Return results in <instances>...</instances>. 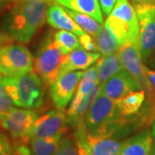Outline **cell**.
Segmentation results:
<instances>
[{"label": "cell", "mask_w": 155, "mask_h": 155, "mask_svg": "<svg viewBox=\"0 0 155 155\" xmlns=\"http://www.w3.org/2000/svg\"><path fill=\"white\" fill-rule=\"evenodd\" d=\"M98 84L97 78V70L96 65L93 67H90L87 70L83 72V75L79 80L76 91V97H83L85 94L90 92L96 85Z\"/></svg>", "instance_id": "obj_23"}, {"label": "cell", "mask_w": 155, "mask_h": 155, "mask_svg": "<svg viewBox=\"0 0 155 155\" xmlns=\"http://www.w3.org/2000/svg\"><path fill=\"white\" fill-rule=\"evenodd\" d=\"M5 3V2L4 0H0V9H1V7L3 6V5H4Z\"/></svg>", "instance_id": "obj_36"}, {"label": "cell", "mask_w": 155, "mask_h": 155, "mask_svg": "<svg viewBox=\"0 0 155 155\" xmlns=\"http://www.w3.org/2000/svg\"><path fill=\"white\" fill-rule=\"evenodd\" d=\"M153 146V133L146 129L124 140L116 155H152Z\"/></svg>", "instance_id": "obj_15"}, {"label": "cell", "mask_w": 155, "mask_h": 155, "mask_svg": "<svg viewBox=\"0 0 155 155\" xmlns=\"http://www.w3.org/2000/svg\"><path fill=\"white\" fill-rule=\"evenodd\" d=\"M47 22L53 28L72 32L78 37L85 33L70 17L66 9L61 7L58 3L52 4L48 7L47 13Z\"/></svg>", "instance_id": "obj_17"}, {"label": "cell", "mask_w": 155, "mask_h": 155, "mask_svg": "<svg viewBox=\"0 0 155 155\" xmlns=\"http://www.w3.org/2000/svg\"><path fill=\"white\" fill-rule=\"evenodd\" d=\"M65 9L67 13L70 15V17L74 20V22H76L85 33L94 36L98 32L102 23L98 22L97 20H96L94 17H91L84 13L72 11L67 8H65Z\"/></svg>", "instance_id": "obj_22"}, {"label": "cell", "mask_w": 155, "mask_h": 155, "mask_svg": "<svg viewBox=\"0 0 155 155\" xmlns=\"http://www.w3.org/2000/svg\"><path fill=\"white\" fill-rule=\"evenodd\" d=\"M139 21V49L143 61L155 53V3L134 5Z\"/></svg>", "instance_id": "obj_9"}, {"label": "cell", "mask_w": 155, "mask_h": 155, "mask_svg": "<svg viewBox=\"0 0 155 155\" xmlns=\"http://www.w3.org/2000/svg\"><path fill=\"white\" fill-rule=\"evenodd\" d=\"M54 1H55V2H58V1H59V0H54Z\"/></svg>", "instance_id": "obj_38"}, {"label": "cell", "mask_w": 155, "mask_h": 155, "mask_svg": "<svg viewBox=\"0 0 155 155\" xmlns=\"http://www.w3.org/2000/svg\"><path fill=\"white\" fill-rule=\"evenodd\" d=\"M139 90H141L139 84L125 69L101 84V93L115 101Z\"/></svg>", "instance_id": "obj_13"}, {"label": "cell", "mask_w": 155, "mask_h": 155, "mask_svg": "<svg viewBox=\"0 0 155 155\" xmlns=\"http://www.w3.org/2000/svg\"><path fill=\"white\" fill-rule=\"evenodd\" d=\"M119 116L116 101L101 93L89 110L84 123L91 134L111 138Z\"/></svg>", "instance_id": "obj_5"}, {"label": "cell", "mask_w": 155, "mask_h": 155, "mask_svg": "<svg viewBox=\"0 0 155 155\" xmlns=\"http://www.w3.org/2000/svg\"><path fill=\"white\" fill-rule=\"evenodd\" d=\"M5 3H7V2H18V1H22V0H4Z\"/></svg>", "instance_id": "obj_35"}, {"label": "cell", "mask_w": 155, "mask_h": 155, "mask_svg": "<svg viewBox=\"0 0 155 155\" xmlns=\"http://www.w3.org/2000/svg\"><path fill=\"white\" fill-rule=\"evenodd\" d=\"M34 57L22 44L7 43L0 47V75L11 77L33 71Z\"/></svg>", "instance_id": "obj_7"}, {"label": "cell", "mask_w": 155, "mask_h": 155, "mask_svg": "<svg viewBox=\"0 0 155 155\" xmlns=\"http://www.w3.org/2000/svg\"><path fill=\"white\" fill-rule=\"evenodd\" d=\"M2 82L14 105L35 110L44 103L42 80L35 72L17 76L2 77Z\"/></svg>", "instance_id": "obj_2"}, {"label": "cell", "mask_w": 155, "mask_h": 155, "mask_svg": "<svg viewBox=\"0 0 155 155\" xmlns=\"http://www.w3.org/2000/svg\"><path fill=\"white\" fill-rule=\"evenodd\" d=\"M49 2L50 0L16 2L2 19V30L13 41L28 43L47 21Z\"/></svg>", "instance_id": "obj_1"}, {"label": "cell", "mask_w": 155, "mask_h": 155, "mask_svg": "<svg viewBox=\"0 0 155 155\" xmlns=\"http://www.w3.org/2000/svg\"><path fill=\"white\" fill-rule=\"evenodd\" d=\"M100 56L101 55L99 53L89 52L79 47L70 54L65 55V58L61 64L60 74L63 72L82 71L87 69L97 61Z\"/></svg>", "instance_id": "obj_16"}, {"label": "cell", "mask_w": 155, "mask_h": 155, "mask_svg": "<svg viewBox=\"0 0 155 155\" xmlns=\"http://www.w3.org/2000/svg\"><path fill=\"white\" fill-rule=\"evenodd\" d=\"M145 71H146V73L149 78V80L151 81V83L153 84V85L155 88V71L150 69L149 67H146V66H145Z\"/></svg>", "instance_id": "obj_31"}, {"label": "cell", "mask_w": 155, "mask_h": 155, "mask_svg": "<svg viewBox=\"0 0 155 155\" xmlns=\"http://www.w3.org/2000/svg\"><path fill=\"white\" fill-rule=\"evenodd\" d=\"M104 25L114 34L121 46L127 42L138 44V17L134 7L128 0H117Z\"/></svg>", "instance_id": "obj_3"}, {"label": "cell", "mask_w": 155, "mask_h": 155, "mask_svg": "<svg viewBox=\"0 0 155 155\" xmlns=\"http://www.w3.org/2000/svg\"><path fill=\"white\" fill-rule=\"evenodd\" d=\"M13 40L7 34L5 33L4 31H0V47L7 43H10Z\"/></svg>", "instance_id": "obj_30"}, {"label": "cell", "mask_w": 155, "mask_h": 155, "mask_svg": "<svg viewBox=\"0 0 155 155\" xmlns=\"http://www.w3.org/2000/svg\"><path fill=\"white\" fill-rule=\"evenodd\" d=\"M102 12L104 16H109L114 6L116 5L117 0H98Z\"/></svg>", "instance_id": "obj_29"}, {"label": "cell", "mask_w": 155, "mask_h": 155, "mask_svg": "<svg viewBox=\"0 0 155 155\" xmlns=\"http://www.w3.org/2000/svg\"><path fill=\"white\" fill-rule=\"evenodd\" d=\"M55 155H78L74 140L70 137H63Z\"/></svg>", "instance_id": "obj_25"}, {"label": "cell", "mask_w": 155, "mask_h": 155, "mask_svg": "<svg viewBox=\"0 0 155 155\" xmlns=\"http://www.w3.org/2000/svg\"><path fill=\"white\" fill-rule=\"evenodd\" d=\"M73 137L78 155H116L122 143L118 139L91 134L84 123L75 128Z\"/></svg>", "instance_id": "obj_8"}, {"label": "cell", "mask_w": 155, "mask_h": 155, "mask_svg": "<svg viewBox=\"0 0 155 155\" xmlns=\"http://www.w3.org/2000/svg\"><path fill=\"white\" fill-rule=\"evenodd\" d=\"M79 45L80 47L89 52H97V48L96 45L94 38H92V35L87 33H84L81 36H79Z\"/></svg>", "instance_id": "obj_27"}, {"label": "cell", "mask_w": 155, "mask_h": 155, "mask_svg": "<svg viewBox=\"0 0 155 155\" xmlns=\"http://www.w3.org/2000/svg\"><path fill=\"white\" fill-rule=\"evenodd\" d=\"M38 117V111L12 108L10 111L0 114V126L14 140H28L34 124Z\"/></svg>", "instance_id": "obj_10"}, {"label": "cell", "mask_w": 155, "mask_h": 155, "mask_svg": "<svg viewBox=\"0 0 155 155\" xmlns=\"http://www.w3.org/2000/svg\"><path fill=\"white\" fill-rule=\"evenodd\" d=\"M63 136L48 138L30 137L28 145L33 155H55Z\"/></svg>", "instance_id": "obj_21"}, {"label": "cell", "mask_w": 155, "mask_h": 155, "mask_svg": "<svg viewBox=\"0 0 155 155\" xmlns=\"http://www.w3.org/2000/svg\"><path fill=\"white\" fill-rule=\"evenodd\" d=\"M100 94L101 85L98 84L83 97H74L67 111V124L70 127L76 128L78 126L84 123L89 110Z\"/></svg>", "instance_id": "obj_14"}, {"label": "cell", "mask_w": 155, "mask_h": 155, "mask_svg": "<svg viewBox=\"0 0 155 155\" xmlns=\"http://www.w3.org/2000/svg\"><path fill=\"white\" fill-rule=\"evenodd\" d=\"M0 155H15L13 142L2 133H0Z\"/></svg>", "instance_id": "obj_28"}, {"label": "cell", "mask_w": 155, "mask_h": 155, "mask_svg": "<svg viewBox=\"0 0 155 155\" xmlns=\"http://www.w3.org/2000/svg\"><path fill=\"white\" fill-rule=\"evenodd\" d=\"M93 37L96 41L97 51L104 56L117 53L121 47L117 38L104 24L101 25L98 32Z\"/></svg>", "instance_id": "obj_20"}, {"label": "cell", "mask_w": 155, "mask_h": 155, "mask_svg": "<svg viewBox=\"0 0 155 155\" xmlns=\"http://www.w3.org/2000/svg\"><path fill=\"white\" fill-rule=\"evenodd\" d=\"M134 5H144V4H153L155 0H131Z\"/></svg>", "instance_id": "obj_32"}, {"label": "cell", "mask_w": 155, "mask_h": 155, "mask_svg": "<svg viewBox=\"0 0 155 155\" xmlns=\"http://www.w3.org/2000/svg\"><path fill=\"white\" fill-rule=\"evenodd\" d=\"M54 39L65 55L70 54L73 50L80 47L77 35L69 31H57L54 33Z\"/></svg>", "instance_id": "obj_24"}, {"label": "cell", "mask_w": 155, "mask_h": 155, "mask_svg": "<svg viewBox=\"0 0 155 155\" xmlns=\"http://www.w3.org/2000/svg\"><path fill=\"white\" fill-rule=\"evenodd\" d=\"M13 105L14 104L7 93L2 82V77L0 76V114L10 111L13 108Z\"/></svg>", "instance_id": "obj_26"}, {"label": "cell", "mask_w": 155, "mask_h": 155, "mask_svg": "<svg viewBox=\"0 0 155 155\" xmlns=\"http://www.w3.org/2000/svg\"><path fill=\"white\" fill-rule=\"evenodd\" d=\"M151 66L155 67V53L153 54V60L151 61Z\"/></svg>", "instance_id": "obj_33"}, {"label": "cell", "mask_w": 155, "mask_h": 155, "mask_svg": "<svg viewBox=\"0 0 155 155\" xmlns=\"http://www.w3.org/2000/svg\"><path fill=\"white\" fill-rule=\"evenodd\" d=\"M65 8L87 14L103 23L104 16L98 0H59L56 2Z\"/></svg>", "instance_id": "obj_19"}, {"label": "cell", "mask_w": 155, "mask_h": 155, "mask_svg": "<svg viewBox=\"0 0 155 155\" xmlns=\"http://www.w3.org/2000/svg\"><path fill=\"white\" fill-rule=\"evenodd\" d=\"M67 114L59 109L51 110L39 116L34 124L30 137L48 138L63 136L67 129Z\"/></svg>", "instance_id": "obj_12"}, {"label": "cell", "mask_w": 155, "mask_h": 155, "mask_svg": "<svg viewBox=\"0 0 155 155\" xmlns=\"http://www.w3.org/2000/svg\"><path fill=\"white\" fill-rule=\"evenodd\" d=\"M152 133H153V138L155 139V122L153 123V131H152Z\"/></svg>", "instance_id": "obj_34"}, {"label": "cell", "mask_w": 155, "mask_h": 155, "mask_svg": "<svg viewBox=\"0 0 155 155\" xmlns=\"http://www.w3.org/2000/svg\"><path fill=\"white\" fill-rule=\"evenodd\" d=\"M64 58L65 54L54 39V33L50 32L41 42L34 58L35 72L46 86L50 87L58 78Z\"/></svg>", "instance_id": "obj_4"}, {"label": "cell", "mask_w": 155, "mask_h": 155, "mask_svg": "<svg viewBox=\"0 0 155 155\" xmlns=\"http://www.w3.org/2000/svg\"><path fill=\"white\" fill-rule=\"evenodd\" d=\"M152 155H155V144L153 146V153H152Z\"/></svg>", "instance_id": "obj_37"}, {"label": "cell", "mask_w": 155, "mask_h": 155, "mask_svg": "<svg viewBox=\"0 0 155 155\" xmlns=\"http://www.w3.org/2000/svg\"><path fill=\"white\" fill-rule=\"evenodd\" d=\"M96 67L97 70L98 84L100 85L112 76L116 75V73L124 70V67L119 57L118 52L99 58L97 61Z\"/></svg>", "instance_id": "obj_18"}, {"label": "cell", "mask_w": 155, "mask_h": 155, "mask_svg": "<svg viewBox=\"0 0 155 155\" xmlns=\"http://www.w3.org/2000/svg\"><path fill=\"white\" fill-rule=\"evenodd\" d=\"M83 72H67L60 74L50 86V96L56 109L65 110L72 101Z\"/></svg>", "instance_id": "obj_11"}, {"label": "cell", "mask_w": 155, "mask_h": 155, "mask_svg": "<svg viewBox=\"0 0 155 155\" xmlns=\"http://www.w3.org/2000/svg\"><path fill=\"white\" fill-rule=\"evenodd\" d=\"M118 54L124 69L136 80L140 89L145 91L147 101L153 106H155V88L146 73L139 45L127 42L120 47Z\"/></svg>", "instance_id": "obj_6"}]
</instances>
